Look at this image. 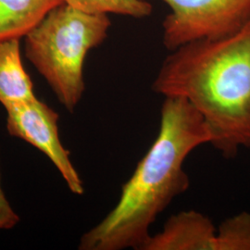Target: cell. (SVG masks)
I'll list each match as a JSON object with an SVG mask.
<instances>
[{"mask_svg": "<svg viewBox=\"0 0 250 250\" xmlns=\"http://www.w3.org/2000/svg\"><path fill=\"white\" fill-rule=\"evenodd\" d=\"M210 137L203 118L187 99L166 97L159 134L122 188L113 209L81 237V250H141L150 227L190 180L184 169L189 154Z\"/></svg>", "mask_w": 250, "mask_h": 250, "instance_id": "1", "label": "cell"}, {"mask_svg": "<svg viewBox=\"0 0 250 250\" xmlns=\"http://www.w3.org/2000/svg\"><path fill=\"white\" fill-rule=\"evenodd\" d=\"M152 90L187 99L203 118L209 144L225 159L250 148V19L229 36L170 51Z\"/></svg>", "mask_w": 250, "mask_h": 250, "instance_id": "2", "label": "cell"}, {"mask_svg": "<svg viewBox=\"0 0 250 250\" xmlns=\"http://www.w3.org/2000/svg\"><path fill=\"white\" fill-rule=\"evenodd\" d=\"M110 26L107 14L86 13L64 3L25 36L27 59L72 113L85 90V57L106 40Z\"/></svg>", "mask_w": 250, "mask_h": 250, "instance_id": "3", "label": "cell"}, {"mask_svg": "<svg viewBox=\"0 0 250 250\" xmlns=\"http://www.w3.org/2000/svg\"><path fill=\"white\" fill-rule=\"evenodd\" d=\"M170 12L162 22V41L172 51L204 39L229 36L250 19V0H161Z\"/></svg>", "mask_w": 250, "mask_h": 250, "instance_id": "4", "label": "cell"}, {"mask_svg": "<svg viewBox=\"0 0 250 250\" xmlns=\"http://www.w3.org/2000/svg\"><path fill=\"white\" fill-rule=\"evenodd\" d=\"M5 108L9 135L26 141L44 153L60 171L71 192L83 195V180L71 161L70 152L60 139L59 114L37 98Z\"/></svg>", "mask_w": 250, "mask_h": 250, "instance_id": "5", "label": "cell"}, {"mask_svg": "<svg viewBox=\"0 0 250 250\" xmlns=\"http://www.w3.org/2000/svg\"><path fill=\"white\" fill-rule=\"evenodd\" d=\"M217 229L209 217L191 209L172 215L141 250H215Z\"/></svg>", "mask_w": 250, "mask_h": 250, "instance_id": "6", "label": "cell"}, {"mask_svg": "<svg viewBox=\"0 0 250 250\" xmlns=\"http://www.w3.org/2000/svg\"><path fill=\"white\" fill-rule=\"evenodd\" d=\"M36 99L21 61L20 39L0 43V103L6 107Z\"/></svg>", "mask_w": 250, "mask_h": 250, "instance_id": "7", "label": "cell"}, {"mask_svg": "<svg viewBox=\"0 0 250 250\" xmlns=\"http://www.w3.org/2000/svg\"><path fill=\"white\" fill-rule=\"evenodd\" d=\"M64 0H0V43L21 39Z\"/></svg>", "mask_w": 250, "mask_h": 250, "instance_id": "8", "label": "cell"}, {"mask_svg": "<svg viewBox=\"0 0 250 250\" xmlns=\"http://www.w3.org/2000/svg\"><path fill=\"white\" fill-rule=\"evenodd\" d=\"M74 9L91 14H108L145 18L151 15L153 6L146 0H64Z\"/></svg>", "mask_w": 250, "mask_h": 250, "instance_id": "9", "label": "cell"}, {"mask_svg": "<svg viewBox=\"0 0 250 250\" xmlns=\"http://www.w3.org/2000/svg\"><path fill=\"white\" fill-rule=\"evenodd\" d=\"M215 250H250V213L243 211L220 224Z\"/></svg>", "mask_w": 250, "mask_h": 250, "instance_id": "10", "label": "cell"}, {"mask_svg": "<svg viewBox=\"0 0 250 250\" xmlns=\"http://www.w3.org/2000/svg\"><path fill=\"white\" fill-rule=\"evenodd\" d=\"M20 222V217L9 204L1 187L0 171V230H9L16 226Z\"/></svg>", "mask_w": 250, "mask_h": 250, "instance_id": "11", "label": "cell"}]
</instances>
